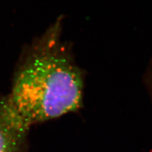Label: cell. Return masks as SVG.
Listing matches in <instances>:
<instances>
[{
  "mask_svg": "<svg viewBox=\"0 0 152 152\" xmlns=\"http://www.w3.org/2000/svg\"><path fill=\"white\" fill-rule=\"evenodd\" d=\"M30 128L9 94L0 97V152H24Z\"/></svg>",
  "mask_w": 152,
  "mask_h": 152,
  "instance_id": "7a4b0ae2",
  "label": "cell"
},
{
  "mask_svg": "<svg viewBox=\"0 0 152 152\" xmlns=\"http://www.w3.org/2000/svg\"><path fill=\"white\" fill-rule=\"evenodd\" d=\"M58 19L25 47L14 73L10 98L29 126L78 110L83 77L61 39Z\"/></svg>",
  "mask_w": 152,
  "mask_h": 152,
  "instance_id": "6da1fadb",
  "label": "cell"
}]
</instances>
